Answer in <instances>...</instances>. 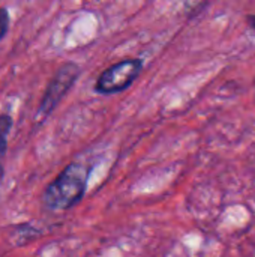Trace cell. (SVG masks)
<instances>
[{
	"instance_id": "cell-2",
	"label": "cell",
	"mask_w": 255,
	"mask_h": 257,
	"mask_svg": "<svg viewBox=\"0 0 255 257\" xmlns=\"http://www.w3.org/2000/svg\"><path fill=\"white\" fill-rule=\"evenodd\" d=\"M78 75H80V68L74 62H66L57 69L56 75L47 86V90L42 96L38 113L35 116V120L38 123L44 122L53 113V110L57 107L60 99L65 96V93L72 87Z\"/></svg>"
},
{
	"instance_id": "cell-7",
	"label": "cell",
	"mask_w": 255,
	"mask_h": 257,
	"mask_svg": "<svg viewBox=\"0 0 255 257\" xmlns=\"http://www.w3.org/2000/svg\"><path fill=\"white\" fill-rule=\"evenodd\" d=\"M3 176H5V169H3V166H2V163H0V184H2V181H3Z\"/></svg>"
},
{
	"instance_id": "cell-1",
	"label": "cell",
	"mask_w": 255,
	"mask_h": 257,
	"mask_svg": "<svg viewBox=\"0 0 255 257\" xmlns=\"http://www.w3.org/2000/svg\"><path fill=\"white\" fill-rule=\"evenodd\" d=\"M90 169L81 163H71L62 173L47 185L42 200L51 211H66L84 197Z\"/></svg>"
},
{
	"instance_id": "cell-6",
	"label": "cell",
	"mask_w": 255,
	"mask_h": 257,
	"mask_svg": "<svg viewBox=\"0 0 255 257\" xmlns=\"http://www.w3.org/2000/svg\"><path fill=\"white\" fill-rule=\"evenodd\" d=\"M248 20H249V26H251V27L255 30V15H251Z\"/></svg>"
},
{
	"instance_id": "cell-5",
	"label": "cell",
	"mask_w": 255,
	"mask_h": 257,
	"mask_svg": "<svg viewBox=\"0 0 255 257\" xmlns=\"http://www.w3.org/2000/svg\"><path fill=\"white\" fill-rule=\"evenodd\" d=\"M9 29V12L6 8H0V41Z\"/></svg>"
},
{
	"instance_id": "cell-4",
	"label": "cell",
	"mask_w": 255,
	"mask_h": 257,
	"mask_svg": "<svg viewBox=\"0 0 255 257\" xmlns=\"http://www.w3.org/2000/svg\"><path fill=\"white\" fill-rule=\"evenodd\" d=\"M12 117L8 113L0 114V157L6 154L8 149V134L12 128Z\"/></svg>"
},
{
	"instance_id": "cell-3",
	"label": "cell",
	"mask_w": 255,
	"mask_h": 257,
	"mask_svg": "<svg viewBox=\"0 0 255 257\" xmlns=\"http://www.w3.org/2000/svg\"><path fill=\"white\" fill-rule=\"evenodd\" d=\"M143 62L140 59H128L107 68L98 78L95 90L102 95H113L128 89L140 75Z\"/></svg>"
}]
</instances>
